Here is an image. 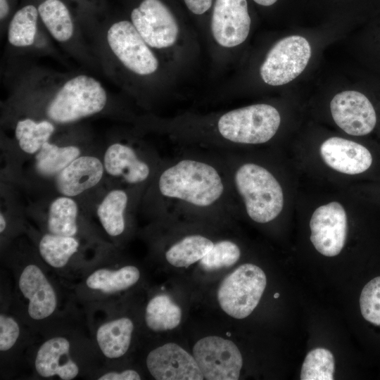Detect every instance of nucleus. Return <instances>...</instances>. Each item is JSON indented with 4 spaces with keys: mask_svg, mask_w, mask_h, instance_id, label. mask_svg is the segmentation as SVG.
I'll use <instances>...</instances> for the list:
<instances>
[{
    "mask_svg": "<svg viewBox=\"0 0 380 380\" xmlns=\"http://www.w3.org/2000/svg\"><path fill=\"white\" fill-rule=\"evenodd\" d=\"M157 189L172 208H220L230 196V177L212 162L184 156L160 172Z\"/></svg>",
    "mask_w": 380,
    "mask_h": 380,
    "instance_id": "obj_1",
    "label": "nucleus"
},
{
    "mask_svg": "<svg viewBox=\"0 0 380 380\" xmlns=\"http://www.w3.org/2000/svg\"><path fill=\"white\" fill-rule=\"evenodd\" d=\"M233 183L248 215L253 221L267 223L282 210V189L266 168L253 163L242 164L233 173Z\"/></svg>",
    "mask_w": 380,
    "mask_h": 380,
    "instance_id": "obj_2",
    "label": "nucleus"
},
{
    "mask_svg": "<svg viewBox=\"0 0 380 380\" xmlns=\"http://www.w3.org/2000/svg\"><path fill=\"white\" fill-rule=\"evenodd\" d=\"M107 101L106 91L99 80L78 75L68 80L56 92L46 113L53 122L71 123L100 113Z\"/></svg>",
    "mask_w": 380,
    "mask_h": 380,
    "instance_id": "obj_3",
    "label": "nucleus"
},
{
    "mask_svg": "<svg viewBox=\"0 0 380 380\" xmlns=\"http://www.w3.org/2000/svg\"><path fill=\"white\" fill-rule=\"evenodd\" d=\"M281 122L278 110L268 104H254L228 111L217 122L220 135L228 142L259 144L270 140Z\"/></svg>",
    "mask_w": 380,
    "mask_h": 380,
    "instance_id": "obj_4",
    "label": "nucleus"
},
{
    "mask_svg": "<svg viewBox=\"0 0 380 380\" xmlns=\"http://www.w3.org/2000/svg\"><path fill=\"white\" fill-rule=\"evenodd\" d=\"M266 284V275L260 267L241 265L221 282L217 291L220 305L228 315L243 319L258 305Z\"/></svg>",
    "mask_w": 380,
    "mask_h": 380,
    "instance_id": "obj_5",
    "label": "nucleus"
},
{
    "mask_svg": "<svg viewBox=\"0 0 380 380\" xmlns=\"http://www.w3.org/2000/svg\"><path fill=\"white\" fill-rule=\"evenodd\" d=\"M310 56L311 47L305 38L299 35L284 37L268 52L260 68V76L267 84H285L301 74Z\"/></svg>",
    "mask_w": 380,
    "mask_h": 380,
    "instance_id": "obj_6",
    "label": "nucleus"
},
{
    "mask_svg": "<svg viewBox=\"0 0 380 380\" xmlns=\"http://www.w3.org/2000/svg\"><path fill=\"white\" fill-rule=\"evenodd\" d=\"M106 41L118 60L129 70L148 75L158 68V61L132 22L119 20L107 30Z\"/></svg>",
    "mask_w": 380,
    "mask_h": 380,
    "instance_id": "obj_7",
    "label": "nucleus"
},
{
    "mask_svg": "<svg viewBox=\"0 0 380 380\" xmlns=\"http://www.w3.org/2000/svg\"><path fill=\"white\" fill-rule=\"evenodd\" d=\"M193 355L204 379H239L243 359L232 341L216 336L204 337L194 346Z\"/></svg>",
    "mask_w": 380,
    "mask_h": 380,
    "instance_id": "obj_8",
    "label": "nucleus"
},
{
    "mask_svg": "<svg viewBox=\"0 0 380 380\" xmlns=\"http://www.w3.org/2000/svg\"><path fill=\"white\" fill-rule=\"evenodd\" d=\"M131 22L151 48H167L177 39V22L161 0H143L132 11Z\"/></svg>",
    "mask_w": 380,
    "mask_h": 380,
    "instance_id": "obj_9",
    "label": "nucleus"
},
{
    "mask_svg": "<svg viewBox=\"0 0 380 380\" xmlns=\"http://www.w3.org/2000/svg\"><path fill=\"white\" fill-rule=\"evenodd\" d=\"M310 241L321 254L333 257L343 249L348 231L347 216L343 206L331 202L317 208L310 222Z\"/></svg>",
    "mask_w": 380,
    "mask_h": 380,
    "instance_id": "obj_10",
    "label": "nucleus"
},
{
    "mask_svg": "<svg viewBox=\"0 0 380 380\" xmlns=\"http://www.w3.org/2000/svg\"><path fill=\"white\" fill-rule=\"evenodd\" d=\"M330 108L336 124L348 134L366 135L376 125L375 110L369 100L359 91H344L336 94Z\"/></svg>",
    "mask_w": 380,
    "mask_h": 380,
    "instance_id": "obj_11",
    "label": "nucleus"
},
{
    "mask_svg": "<svg viewBox=\"0 0 380 380\" xmlns=\"http://www.w3.org/2000/svg\"><path fill=\"white\" fill-rule=\"evenodd\" d=\"M251 18L246 0H215L211 17V31L220 46L231 48L247 38Z\"/></svg>",
    "mask_w": 380,
    "mask_h": 380,
    "instance_id": "obj_12",
    "label": "nucleus"
},
{
    "mask_svg": "<svg viewBox=\"0 0 380 380\" xmlns=\"http://www.w3.org/2000/svg\"><path fill=\"white\" fill-rule=\"evenodd\" d=\"M146 366L157 380H203L204 376L194 357L175 343L151 350Z\"/></svg>",
    "mask_w": 380,
    "mask_h": 380,
    "instance_id": "obj_13",
    "label": "nucleus"
},
{
    "mask_svg": "<svg viewBox=\"0 0 380 380\" xmlns=\"http://www.w3.org/2000/svg\"><path fill=\"white\" fill-rule=\"evenodd\" d=\"M18 287L28 300L27 312L32 319H44L54 312L56 294L39 267L34 264L25 267L19 277Z\"/></svg>",
    "mask_w": 380,
    "mask_h": 380,
    "instance_id": "obj_14",
    "label": "nucleus"
},
{
    "mask_svg": "<svg viewBox=\"0 0 380 380\" xmlns=\"http://www.w3.org/2000/svg\"><path fill=\"white\" fill-rule=\"evenodd\" d=\"M324 163L341 173L356 175L371 166L372 157L362 145L341 137H331L320 146Z\"/></svg>",
    "mask_w": 380,
    "mask_h": 380,
    "instance_id": "obj_15",
    "label": "nucleus"
},
{
    "mask_svg": "<svg viewBox=\"0 0 380 380\" xmlns=\"http://www.w3.org/2000/svg\"><path fill=\"white\" fill-rule=\"evenodd\" d=\"M104 170L103 163L98 158L79 156L56 175L57 189L63 196H78L98 184Z\"/></svg>",
    "mask_w": 380,
    "mask_h": 380,
    "instance_id": "obj_16",
    "label": "nucleus"
},
{
    "mask_svg": "<svg viewBox=\"0 0 380 380\" xmlns=\"http://www.w3.org/2000/svg\"><path fill=\"white\" fill-rule=\"evenodd\" d=\"M106 172L121 178L128 184H140L151 175L150 165L129 145L116 142L110 145L103 156Z\"/></svg>",
    "mask_w": 380,
    "mask_h": 380,
    "instance_id": "obj_17",
    "label": "nucleus"
},
{
    "mask_svg": "<svg viewBox=\"0 0 380 380\" xmlns=\"http://www.w3.org/2000/svg\"><path fill=\"white\" fill-rule=\"evenodd\" d=\"M70 343L63 336L53 337L44 342L34 360L37 373L42 377L58 376L63 380H71L79 374L77 364L70 357Z\"/></svg>",
    "mask_w": 380,
    "mask_h": 380,
    "instance_id": "obj_18",
    "label": "nucleus"
},
{
    "mask_svg": "<svg viewBox=\"0 0 380 380\" xmlns=\"http://www.w3.org/2000/svg\"><path fill=\"white\" fill-rule=\"evenodd\" d=\"M134 324L128 317H120L101 324L96 331V341L103 355L108 359H117L128 350Z\"/></svg>",
    "mask_w": 380,
    "mask_h": 380,
    "instance_id": "obj_19",
    "label": "nucleus"
},
{
    "mask_svg": "<svg viewBox=\"0 0 380 380\" xmlns=\"http://www.w3.org/2000/svg\"><path fill=\"white\" fill-rule=\"evenodd\" d=\"M129 197L123 189L109 191L97 207V216L106 232L110 236L121 235L125 229V211Z\"/></svg>",
    "mask_w": 380,
    "mask_h": 380,
    "instance_id": "obj_20",
    "label": "nucleus"
},
{
    "mask_svg": "<svg viewBox=\"0 0 380 380\" xmlns=\"http://www.w3.org/2000/svg\"><path fill=\"white\" fill-rule=\"evenodd\" d=\"M39 15L50 34L59 42L73 36L74 23L70 12L61 0H44L37 7Z\"/></svg>",
    "mask_w": 380,
    "mask_h": 380,
    "instance_id": "obj_21",
    "label": "nucleus"
},
{
    "mask_svg": "<svg viewBox=\"0 0 380 380\" xmlns=\"http://www.w3.org/2000/svg\"><path fill=\"white\" fill-rule=\"evenodd\" d=\"M140 272L133 265H126L118 270L99 269L86 279L87 286L103 293H118L134 285L139 279Z\"/></svg>",
    "mask_w": 380,
    "mask_h": 380,
    "instance_id": "obj_22",
    "label": "nucleus"
},
{
    "mask_svg": "<svg viewBox=\"0 0 380 380\" xmlns=\"http://www.w3.org/2000/svg\"><path fill=\"white\" fill-rule=\"evenodd\" d=\"M215 243L200 234L187 235L173 243L165 252V258L172 265L189 267L200 261L214 246Z\"/></svg>",
    "mask_w": 380,
    "mask_h": 380,
    "instance_id": "obj_23",
    "label": "nucleus"
},
{
    "mask_svg": "<svg viewBox=\"0 0 380 380\" xmlns=\"http://www.w3.org/2000/svg\"><path fill=\"white\" fill-rule=\"evenodd\" d=\"M78 205L72 197L63 196L55 198L48 210L49 233L64 236H75L77 227Z\"/></svg>",
    "mask_w": 380,
    "mask_h": 380,
    "instance_id": "obj_24",
    "label": "nucleus"
},
{
    "mask_svg": "<svg viewBox=\"0 0 380 380\" xmlns=\"http://www.w3.org/2000/svg\"><path fill=\"white\" fill-rule=\"evenodd\" d=\"M181 319V308L167 295L154 296L146 308V324L153 331L175 329L179 324Z\"/></svg>",
    "mask_w": 380,
    "mask_h": 380,
    "instance_id": "obj_25",
    "label": "nucleus"
},
{
    "mask_svg": "<svg viewBox=\"0 0 380 380\" xmlns=\"http://www.w3.org/2000/svg\"><path fill=\"white\" fill-rule=\"evenodd\" d=\"M55 132L51 120L36 121L30 118L19 120L15 137L20 149L27 154L37 153Z\"/></svg>",
    "mask_w": 380,
    "mask_h": 380,
    "instance_id": "obj_26",
    "label": "nucleus"
},
{
    "mask_svg": "<svg viewBox=\"0 0 380 380\" xmlns=\"http://www.w3.org/2000/svg\"><path fill=\"white\" fill-rule=\"evenodd\" d=\"M80 153L76 146H61L46 141L36 154V169L44 176L57 175L79 157Z\"/></svg>",
    "mask_w": 380,
    "mask_h": 380,
    "instance_id": "obj_27",
    "label": "nucleus"
},
{
    "mask_svg": "<svg viewBox=\"0 0 380 380\" xmlns=\"http://www.w3.org/2000/svg\"><path fill=\"white\" fill-rule=\"evenodd\" d=\"M37 8L29 4L15 12L8 27V41L15 47L32 46L35 40L39 18Z\"/></svg>",
    "mask_w": 380,
    "mask_h": 380,
    "instance_id": "obj_28",
    "label": "nucleus"
},
{
    "mask_svg": "<svg viewBox=\"0 0 380 380\" xmlns=\"http://www.w3.org/2000/svg\"><path fill=\"white\" fill-rule=\"evenodd\" d=\"M80 246L75 236L44 234L39 243V251L42 259L54 268L67 265L70 258L77 251Z\"/></svg>",
    "mask_w": 380,
    "mask_h": 380,
    "instance_id": "obj_29",
    "label": "nucleus"
},
{
    "mask_svg": "<svg viewBox=\"0 0 380 380\" xmlns=\"http://www.w3.org/2000/svg\"><path fill=\"white\" fill-rule=\"evenodd\" d=\"M335 360L327 349L317 348L306 355L300 371L301 380H333Z\"/></svg>",
    "mask_w": 380,
    "mask_h": 380,
    "instance_id": "obj_30",
    "label": "nucleus"
},
{
    "mask_svg": "<svg viewBox=\"0 0 380 380\" xmlns=\"http://www.w3.org/2000/svg\"><path fill=\"white\" fill-rule=\"evenodd\" d=\"M241 250L230 240L215 243L213 248L200 260L201 266L207 271L231 267L240 258Z\"/></svg>",
    "mask_w": 380,
    "mask_h": 380,
    "instance_id": "obj_31",
    "label": "nucleus"
},
{
    "mask_svg": "<svg viewBox=\"0 0 380 380\" xmlns=\"http://www.w3.org/2000/svg\"><path fill=\"white\" fill-rule=\"evenodd\" d=\"M360 307L367 321L380 326V277L374 278L364 286L360 297Z\"/></svg>",
    "mask_w": 380,
    "mask_h": 380,
    "instance_id": "obj_32",
    "label": "nucleus"
},
{
    "mask_svg": "<svg viewBox=\"0 0 380 380\" xmlns=\"http://www.w3.org/2000/svg\"><path fill=\"white\" fill-rule=\"evenodd\" d=\"M20 336L18 322L11 317L0 315V350L7 351L16 343Z\"/></svg>",
    "mask_w": 380,
    "mask_h": 380,
    "instance_id": "obj_33",
    "label": "nucleus"
},
{
    "mask_svg": "<svg viewBox=\"0 0 380 380\" xmlns=\"http://www.w3.org/2000/svg\"><path fill=\"white\" fill-rule=\"evenodd\" d=\"M99 380H139V373L133 369H127L122 372H109L98 378Z\"/></svg>",
    "mask_w": 380,
    "mask_h": 380,
    "instance_id": "obj_34",
    "label": "nucleus"
},
{
    "mask_svg": "<svg viewBox=\"0 0 380 380\" xmlns=\"http://www.w3.org/2000/svg\"><path fill=\"white\" fill-rule=\"evenodd\" d=\"M187 8L193 13L201 15L206 12L211 6L213 0H184Z\"/></svg>",
    "mask_w": 380,
    "mask_h": 380,
    "instance_id": "obj_35",
    "label": "nucleus"
},
{
    "mask_svg": "<svg viewBox=\"0 0 380 380\" xmlns=\"http://www.w3.org/2000/svg\"><path fill=\"white\" fill-rule=\"evenodd\" d=\"M9 6L7 0H0V18L4 20L8 15Z\"/></svg>",
    "mask_w": 380,
    "mask_h": 380,
    "instance_id": "obj_36",
    "label": "nucleus"
},
{
    "mask_svg": "<svg viewBox=\"0 0 380 380\" xmlns=\"http://www.w3.org/2000/svg\"><path fill=\"white\" fill-rule=\"evenodd\" d=\"M259 5L264 6H270L277 2V0H253Z\"/></svg>",
    "mask_w": 380,
    "mask_h": 380,
    "instance_id": "obj_37",
    "label": "nucleus"
},
{
    "mask_svg": "<svg viewBox=\"0 0 380 380\" xmlns=\"http://www.w3.org/2000/svg\"><path fill=\"white\" fill-rule=\"evenodd\" d=\"M6 217L4 216V215L1 213H0V232L2 233L4 232V230L6 229Z\"/></svg>",
    "mask_w": 380,
    "mask_h": 380,
    "instance_id": "obj_38",
    "label": "nucleus"
},
{
    "mask_svg": "<svg viewBox=\"0 0 380 380\" xmlns=\"http://www.w3.org/2000/svg\"><path fill=\"white\" fill-rule=\"evenodd\" d=\"M274 298H278L279 296V294L278 293L274 294Z\"/></svg>",
    "mask_w": 380,
    "mask_h": 380,
    "instance_id": "obj_39",
    "label": "nucleus"
}]
</instances>
